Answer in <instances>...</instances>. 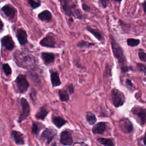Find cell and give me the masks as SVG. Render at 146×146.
Wrapping results in <instances>:
<instances>
[{
    "instance_id": "1",
    "label": "cell",
    "mask_w": 146,
    "mask_h": 146,
    "mask_svg": "<svg viewBox=\"0 0 146 146\" xmlns=\"http://www.w3.org/2000/svg\"><path fill=\"white\" fill-rule=\"evenodd\" d=\"M110 39L113 54L117 60L121 71L123 72H127L129 71L131 67L127 65V60L122 47L112 35H110Z\"/></svg>"
},
{
    "instance_id": "2",
    "label": "cell",
    "mask_w": 146,
    "mask_h": 146,
    "mask_svg": "<svg viewBox=\"0 0 146 146\" xmlns=\"http://www.w3.org/2000/svg\"><path fill=\"white\" fill-rule=\"evenodd\" d=\"M64 14L70 18L81 19L83 14L78 8V5L74 0H59Z\"/></svg>"
},
{
    "instance_id": "3",
    "label": "cell",
    "mask_w": 146,
    "mask_h": 146,
    "mask_svg": "<svg viewBox=\"0 0 146 146\" xmlns=\"http://www.w3.org/2000/svg\"><path fill=\"white\" fill-rule=\"evenodd\" d=\"M111 101L116 107L121 106L125 102V96L123 92L116 88H113L111 93Z\"/></svg>"
},
{
    "instance_id": "4",
    "label": "cell",
    "mask_w": 146,
    "mask_h": 146,
    "mask_svg": "<svg viewBox=\"0 0 146 146\" xmlns=\"http://www.w3.org/2000/svg\"><path fill=\"white\" fill-rule=\"evenodd\" d=\"M15 83L18 91L21 93L25 92L30 86L29 83L26 79V76L23 74L18 75L15 79Z\"/></svg>"
},
{
    "instance_id": "5",
    "label": "cell",
    "mask_w": 146,
    "mask_h": 146,
    "mask_svg": "<svg viewBox=\"0 0 146 146\" xmlns=\"http://www.w3.org/2000/svg\"><path fill=\"white\" fill-rule=\"evenodd\" d=\"M21 104L22 107V112L19 116V122H21L25 120L30 115V108L27 100L23 98L21 99Z\"/></svg>"
},
{
    "instance_id": "6",
    "label": "cell",
    "mask_w": 146,
    "mask_h": 146,
    "mask_svg": "<svg viewBox=\"0 0 146 146\" xmlns=\"http://www.w3.org/2000/svg\"><path fill=\"white\" fill-rule=\"evenodd\" d=\"M56 135V131L55 129L52 128H47L43 132L41 137L47 144H48L54 138Z\"/></svg>"
},
{
    "instance_id": "7",
    "label": "cell",
    "mask_w": 146,
    "mask_h": 146,
    "mask_svg": "<svg viewBox=\"0 0 146 146\" xmlns=\"http://www.w3.org/2000/svg\"><path fill=\"white\" fill-rule=\"evenodd\" d=\"M39 44L43 47L48 48H55L56 47L55 39L52 35H50V34H47L39 42Z\"/></svg>"
},
{
    "instance_id": "8",
    "label": "cell",
    "mask_w": 146,
    "mask_h": 146,
    "mask_svg": "<svg viewBox=\"0 0 146 146\" xmlns=\"http://www.w3.org/2000/svg\"><path fill=\"white\" fill-rule=\"evenodd\" d=\"M132 112L133 115L136 116L140 124L144 125L145 123L146 120L145 110L141 107H136L132 110Z\"/></svg>"
},
{
    "instance_id": "9",
    "label": "cell",
    "mask_w": 146,
    "mask_h": 146,
    "mask_svg": "<svg viewBox=\"0 0 146 146\" xmlns=\"http://www.w3.org/2000/svg\"><path fill=\"white\" fill-rule=\"evenodd\" d=\"M119 127L120 130L125 133H131L133 130V125L130 120L127 118L121 119L119 122Z\"/></svg>"
},
{
    "instance_id": "10",
    "label": "cell",
    "mask_w": 146,
    "mask_h": 146,
    "mask_svg": "<svg viewBox=\"0 0 146 146\" xmlns=\"http://www.w3.org/2000/svg\"><path fill=\"white\" fill-rule=\"evenodd\" d=\"M21 60H17L19 61V64L21 67H29L33 65L35 63V59L34 56L31 55H26L21 56Z\"/></svg>"
},
{
    "instance_id": "11",
    "label": "cell",
    "mask_w": 146,
    "mask_h": 146,
    "mask_svg": "<svg viewBox=\"0 0 146 146\" xmlns=\"http://www.w3.org/2000/svg\"><path fill=\"white\" fill-rule=\"evenodd\" d=\"M60 143L64 145H70L73 142L72 135L68 131L65 130L62 132L60 138Z\"/></svg>"
},
{
    "instance_id": "12",
    "label": "cell",
    "mask_w": 146,
    "mask_h": 146,
    "mask_svg": "<svg viewBox=\"0 0 146 146\" xmlns=\"http://www.w3.org/2000/svg\"><path fill=\"white\" fill-rule=\"evenodd\" d=\"M2 46L5 47L7 50L11 51L14 48V42L13 38L10 35H6L1 38Z\"/></svg>"
},
{
    "instance_id": "13",
    "label": "cell",
    "mask_w": 146,
    "mask_h": 146,
    "mask_svg": "<svg viewBox=\"0 0 146 146\" xmlns=\"http://www.w3.org/2000/svg\"><path fill=\"white\" fill-rule=\"evenodd\" d=\"M16 36L21 46H25L27 43V35L26 31L23 29H19L17 31Z\"/></svg>"
},
{
    "instance_id": "14",
    "label": "cell",
    "mask_w": 146,
    "mask_h": 146,
    "mask_svg": "<svg viewBox=\"0 0 146 146\" xmlns=\"http://www.w3.org/2000/svg\"><path fill=\"white\" fill-rule=\"evenodd\" d=\"M1 11L3 12V13L9 18H13L16 13V10L15 8L10 5H6L2 7L1 9Z\"/></svg>"
},
{
    "instance_id": "15",
    "label": "cell",
    "mask_w": 146,
    "mask_h": 146,
    "mask_svg": "<svg viewBox=\"0 0 146 146\" xmlns=\"http://www.w3.org/2000/svg\"><path fill=\"white\" fill-rule=\"evenodd\" d=\"M50 80H51V82L52 87H55L60 86L61 84V81L60 80L59 75L58 72L51 70H50Z\"/></svg>"
},
{
    "instance_id": "16",
    "label": "cell",
    "mask_w": 146,
    "mask_h": 146,
    "mask_svg": "<svg viewBox=\"0 0 146 146\" xmlns=\"http://www.w3.org/2000/svg\"><path fill=\"white\" fill-rule=\"evenodd\" d=\"M41 57L46 64H49L54 62L55 60V55L52 52H43L41 54Z\"/></svg>"
},
{
    "instance_id": "17",
    "label": "cell",
    "mask_w": 146,
    "mask_h": 146,
    "mask_svg": "<svg viewBox=\"0 0 146 146\" xmlns=\"http://www.w3.org/2000/svg\"><path fill=\"white\" fill-rule=\"evenodd\" d=\"M106 129V124L104 122H99L92 128V132L94 134H103Z\"/></svg>"
},
{
    "instance_id": "18",
    "label": "cell",
    "mask_w": 146,
    "mask_h": 146,
    "mask_svg": "<svg viewBox=\"0 0 146 146\" xmlns=\"http://www.w3.org/2000/svg\"><path fill=\"white\" fill-rule=\"evenodd\" d=\"M38 17L42 21H45V22H48L52 19V15L49 10H44L38 14Z\"/></svg>"
},
{
    "instance_id": "19",
    "label": "cell",
    "mask_w": 146,
    "mask_h": 146,
    "mask_svg": "<svg viewBox=\"0 0 146 146\" xmlns=\"http://www.w3.org/2000/svg\"><path fill=\"white\" fill-rule=\"evenodd\" d=\"M12 136L15 142L18 145H22L24 144L23 135L19 131H14L12 132Z\"/></svg>"
},
{
    "instance_id": "20",
    "label": "cell",
    "mask_w": 146,
    "mask_h": 146,
    "mask_svg": "<svg viewBox=\"0 0 146 146\" xmlns=\"http://www.w3.org/2000/svg\"><path fill=\"white\" fill-rule=\"evenodd\" d=\"M86 30L91 33L99 41H102L103 39V37L101 33L96 29H94L91 26H87L86 27Z\"/></svg>"
},
{
    "instance_id": "21",
    "label": "cell",
    "mask_w": 146,
    "mask_h": 146,
    "mask_svg": "<svg viewBox=\"0 0 146 146\" xmlns=\"http://www.w3.org/2000/svg\"><path fill=\"white\" fill-rule=\"evenodd\" d=\"M52 122L58 128H60L61 127H62L63 125L66 124V120H65L62 117L56 116L53 117Z\"/></svg>"
},
{
    "instance_id": "22",
    "label": "cell",
    "mask_w": 146,
    "mask_h": 146,
    "mask_svg": "<svg viewBox=\"0 0 146 146\" xmlns=\"http://www.w3.org/2000/svg\"><path fill=\"white\" fill-rule=\"evenodd\" d=\"M98 141L104 146H115V142L111 139L107 138H99Z\"/></svg>"
},
{
    "instance_id": "23",
    "label": "cell",
    "mask_w": 146,
    "mask_h": 146,
    "mask_svg": "<svg viewBox=\"0 0 146 146\" xmlns=\"http://www.w3.org/2000/svg\"><path fill=\"white\" fill-rule=\"evenodd\" d=\"M48 113V111L43 107H41L39 111L36 113L35 117L38 119L44 120L45 117L47 116Z\"/></svg>"
},
{
    "instance_id": "24",
    "label": "cell",
    "mask_w": 146,
    "mask_h": 146,
    "mask_svg": "<svg viewBox=\"0 0 146 146\" xmlns=\"http://www.w3.org/2000/svg\"><path fill=\"white\" fill-rule=\"evenodd\" d=\"M59 98L62 102H67L69 100V95L67 91L65 90H60L58 92Z\"/></svg>"
},
{
    "instance_id": "25",
    "label": "cell",
    "mask_w": 146,
    "mask_h": 146,
    "mask_svg": "<svg viewBox=\"0 0 146 146\" xmlns=\"http://www.w3.org/2000/svg\"><path fill=\"white\" fill-rule=\"evenodd\" d=\"M95 44V43H91L84 40H82L77 43V46L80 48H89L91 46H94Z\"/></svg>"
},
{
    "instance_id": "26",
    "label": "cell",
    "mask_w": 146,
    "mask_h": 146,
    "mask_svg": "<svg viewBox=\"0 0 146 146\" xmlns=\"http://www.w3.org/2000/svg\"><path fill=\"white\" fill-rule=\"evenodd\" d=\"M86 119H87V121H88V123L91 125L94 124L96 121V118L95 115L91 112H88L87 113Z\"/></svg>"
},
{
    "instance_id": "27",
    "label": "cell",
    "mask_w": 146,
    "mask_h": 146,
    "mask_svg": "<svg viewBox=\"0 0 146 146\" xmlns=\"http://www.w3.org/2000/svg\"><path fill=\"white\" fill-rule=\"evenodd\" d=\"M140 40L135 38H128L127 39V44L130 47H135L139 44Z\"/></svg>"
},
{
    "instance_id": "28",
    "label": "cell",
    "mask_w": 146,
    "mask_h": 146,
    "mask_svg": "<svg viewBox=\"0 0 146 146\" xmlns=\"http://www.w3.org/2000/svg\"><path fill=\"white\" fill-rule=\"evenodd\" d=\"M112 75V67L109 63H106L104 71V76L110 77Z\"/></svg>"
},
{
    "instance_id": "29",
    "label": "cell",
    "mask_w": 146,
    "mask_h": 146,
    "mask_svg": "<svg viewBox=\"0 0 146 146\" xmlns=\"http://www.w3.org/2000/svg\"><path fill=\"white\" fill-rule=\"evenodd\" d=\"M2 69L6 75L9 76L12 73V70L10 66L7 63H5L2 65Z\"/></svg>"
},
{
    "instance_id": "30",
    "label": "cell",
    "mask_w": 146,
    "mask_h": 146,
    "mask_svg": "<svg viewBox=\"0 0 146 146\" xmlns=\"http://www.w3.org/2000/svg\"><path fill=\"white\" fill-rule=\"evenodd\" d=\"M27 2L33 9H35L41 5V3L40 2H37L35 0H27Z\"/></svg>"
},
{
    "instance_id": "31",
    "label": "cell",
    "mask_w": 146,
    "mask_h": 146,
    "mask_svg": "<svg viewBox=\"0 0 146 146\" xmlns=\"http://www.w3.org/2000/svg\"><path fill=\"white\" fill-rule=\"evenodd\" d=\"M138 55H139V59L141 61H142L143 62H146V54L144 50H140L138 52Z\"/></svg>"
},
{
    "instance_id": "32",
    "label": "cell",
    "mask_w": 146,
    "mask_h": 146,
    "mask_svg": "<svg viewBox=\"0 0 146 146\" xmlns=\"http://www.w3.org/2000/svg\"><path fill=\"white\" fill-rule=\"evenodd\" d=\"M136 66H137V69L139 71L143 72L144 74V75H145V74H146V66L144 64L137 63Z\"/></svg>"
},
{
    "instance_id": "33",
    "label": "cell",
    "mask_w": 146,
    "mask_h": 146,
    "mask_svg": "<svg viewBox=\"0 0 146 146\" xmlns=\"http://www.w3.org/2000/svg\"><path fill=\"white\" fill-rule=\"evenodd\" d=\"M99 1L100 5L104 9L106 8L108 6V5L110 1V0H99Z\"/></svg>"
},
{
    "instance_id": "34",
    "label": "cell",
    "mask_w": 146,
    "mask_h": 146,
    "mask_svg": "<svg viewBox=\"0 0 146 146\" xmlns=\"http://www.w3.org/2000/svg\"><path fill=\"white\" fill-rule=\"evenodd\" d=\"M38 125L36 124L33 123V126H32V129H31L32 133H34V134H36L37 132H38Z\"/></svg>"
},
{
    "instance_id": "35",
    "label": "cell",
    "mask_w": 146,
    "mask_h": 146,
    "mask_svg": "<svg viewBox=\"0 0 146 146\" xmlns=\"http://www.w3.org/2000/svg\"><path fill=\"white\" fill-rule=\"evenodd\" d=\"M67 90L70 94H72L74 92V86L72 84H70L67 87Z\"/></svg>"
},
{
    "instance_id": "36",
    "label": "cell",
    "mask_w": 146,
    "mask_h": 146,
    "mask_svg": "<svg viewBox=\"0 0 146 146\" xmlns=\"http://www.w3.org/2000/svg\"><path fill=\"white\" fill-rule=\"evenodd\" d=\"M82 9L84 11H90L91 10L90 7L85 3H83L82 5Z\"/></svg>"
},
{
    "instance_id": "37",
    "label": "cell",
    "mask_w": 146,
    "mask_h": 146,
    "mask_svg": "<svg viewBox=\"0 0 146 146\" xmlns=\"http://www.w3.org/2000/svg\"><path fill=\"white\" fill-rule=\"evenodd\" d=\"M73 146H88L86 144L83 142H78V143H75Z\"/></svg>"
},
{
    "instance_id": "38",
    "label": "cell",
    "mask_w": 146,
    "mask_h": 146,
    "mask_svg": "<svg viewBox=\"0 0 146 146\" xmlns=\"http://www.w3.org/2000/svg\"><path fill=\"white\" fill-rule=\"evenodd\" d=\"M126 84H127L128 86H130L131 87H133V84L132 83L131 81L129 79H127L126 80Z\"/></svg>"
},
{
    "instance_id": "39",
    "label": "cell",
    "mask_w": 146,
    "mask_h": 146,
    "mask_svg": "<svg viewBox=\"0 0 146 146\" xmlns=\"http://www.w3.org/2000/svg\"><path fill=\"white\" fill-rule=\"evenodd\" d=\"M142 6H143V10L144 12L145 13L146 10H145V7H146V1H144L143 3H142Z\"/></svg>"
},
{
    "instance_id": "40",
    "label": "cell",
    "mask_w": 146,
    "mask_h": 146,
    "mask_svg": "<svg viewBox=\"0 0 146 146\" xmlns=\"http://www.w3.org/2000/svg\"><path fill=\"white\" fill-rule=\"evenodd\" d=\"M3 29V23L2 21L0 19V32L2 31Z\"/></svg>"
},
{
    "instance_id": "41",
    "label": "cell",
    "mask_w": 146,
    "mask_h": 146,
    "mask_svg": "<svg viewBox=\"0 0 146 146\" xmlns=\"http://www.w3.org/2000/svg\"><path fill=\"white\" fill-rule=\"evenodd\" d=\"M69 21L70 22H72L74 21H73V19H72V18H70V19H69Z\"/></svg>"
},
{
    "instance_id": "42",
    "label": "cell",
    "mask_w": 146,
    "mask_h": 146,
    "mask_svg": "<svg viewBox=\"0 0 146 146\" xmlns=\"http://www.w3.org/2000/svg\"><path fill=\"white\" fill-rule=\"evenodd\" d=\"M114 1L117 2H120L121 1V0H114Z\"/></svg>"
},
{
    "instance_id": "43",
    "label": "cell",
    "mask_w": 146,
    "mask_h": 146,
    "mask_svg": "<svg viewBox=\"0 0 146 146\" xmlns=\"http://www.w3.org/2000/svg\"><path fill=\"white\" fill-rule=\"evenodd\" d=\"M52 146H56V143H54L52 145Z\"/></svg>"
}]
</instances>
